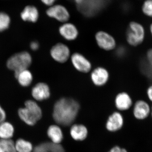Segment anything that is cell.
Segmentation results:
<instances>
[{
    "instance_id": "d6986e66",
    "label": "cell",
    "mask_w": 152,
    "mask_h": 152,
    "mask_svg": "<svg viewBox=\"0 0 152 152\" xmlns=\"http://www.w3.org/2000/svg\"><path fill=\"white\" fill-rule=\"evenodd\" d=\"M15 76L19 84L23 87L28 86L33 81L32 74L28 69L21 71Z\"/></svg>"
},
{
    "instance_id": "2e32d148",
    "label": "cell",
    "mask_w": 152,
    "mask_h": 152,
    "mask_svg": "<svg viewBox=\"0 0 152 152\" xmlns=\"http://www.w3.org/2000/svg\"><path fill=\"white\" fill-rule=\"evenodd\" d=\"M47 135L53 143L60 144L64 138L62 131L58 125L50 126L47 130Z\"/></svg>"
},
{
    "instance_id": "9a60e30c",
    "label": "cell",
    "mask_w": 152,
    "mask_h": 152,
    "mask_svg": "<svg viewBox=\"0 0 152 152\" xmlns=\"http://www.w3.org/2000/svg\"><path fill=\"white\" fill-rule=\"evenodd\" d=\"M20 17L24 21L36 23L39 18V10L35 6H27L21 12Z\"/></svg>"
},
{
    "instance_id": "484cf974",
    "label": "cell",
    "mask_w": 152,
    "mask_h": 152,
    "mask_svg": "<svg viewBox=\"0 0 152 152\" xmlns=\"http://www.w3.org/2000/svg\"><path fill=\"white\" fill-rule=\"evenodd\" d=\"M115 54L116 56L119 58L122 57L123 56H124L125 53H126V50H125L124 47L123 46H119L118 48H115Z\"/></svg>"
},
{
    "instance_id": "30bf717a",
    "label": "cell",
    "mask_w": 152,
    "mask_h": 152,
    "mask_svg": "<svg viewBox=\"0 0 152 152\" xmlns=\"http://www.w3.org/2000/svg\"><path fill=\"white\" fill-rule=\"evenodd\" d=\"M31 95L37 101L42 102L48 99L51 95L50 87L46 83H38L32 89Z\"/></svg>"
},
{
    "instance_id": "8fae6325",
    "label": "cell",
    "mask_w": 152,
    "mask_h": 152,
    "mask_svg": "<svg viewBox=\"0 0 152 152\" xmlns=\"http://www.w3.org/2000/svg\"><path fill=\"white\" fill-rule=\"evenodd\" d=\"M151 108L145 101L140 100L137 101L133 107V115L137 119H145L150 115Z\"/></svg>"
},
{
    "instance_id": "e0dca14e",
    "label": "cell",
    "mask_w": 152,
    "mask_h": 152,
    "mask_svg": "<svg viewBox=\"0 0 152 152\" xmlns=\"http://www.w3.org/2000/svg\"><path fill=\"white\" fill-rule=\"evenodd\" d=\"M88 130L84 125L75 124L71 128L70 134L72 137L77 141L84 140L88 135Z\"/></svg>"
},
{
    "instance_id": "f546056e",
    "label": "cell",
    "mask_w": 152,
    "mask_h": 152,
    "mask_svg": "<svg viewBox=\"0 0 152 152\" xmlns=\"http://www.w3.org/2000/svg\"><path fill=\"white\" fill-rule=\"evenodd\" d=\"M41 1L45 5L51 7L53 5V4L57 0H41Z\"/></svg>"
},
{
    "instance_id": "44dd1931",
    "label": "cell",
    "mask_w": 152,
    "mask_h": 152,
    "mask_svg": "<svg viewBox=\"0 0 152 152\" xmlns=\"http://www.w3.org/2000/svg\"><path fill=\"white\" fill-rule=\"evenodd\" d=\"M0 152H17L15 142L12 139H0Z\"/></svg>"
},
{
    "instance_id": "e575fe53",
    "label": "cell",
    "mask_w": 152,
    "mask_h": 152,
    "mask_svg": "<svg viewBox=\"0 0 152 152\" xmlns=\"http://www.w3.org/2000/svg\"><path fill=\"white\" fill-rule=\"evenodd\" d=\"M151 115L152 117V107L151 108Z\"/></svg>"
},
{
    "instance_id": "7402d4cb",
    "label": "cell",
    "mask_w": 152,
    "mask_h": 152,
    "mask_svg": "<svg viewBox=\"0 0 152 152\" xmlns=\"http://www.w3.org/2000/svg\"><path fill=\"white\" fill-rule=\"evenodd\" d=\"M11 24V18L8 14L4 12H0V32L9 28Z\"/></svg>"
},
{
    "instance_id": "5b68a950",
    "label": "cell",
    "mask_w": 152,
    "mask_h": 152,
    "mask_svg": "<svg viewBox=\"0 0 152 152\" xmlns=\"http://www.w3.org/2000/svg\"><path fill=\"white\" fill-rule=\"evenodd\" d=\"M95 39L98 46L104 50L110 51L117 47L116 42L114 37L104 31H99L96 33Z\"/></svg>"
},
{
    "instance_id": "4dcf8cb0",
    "label": "cell",
    "mask_w": 152,
    "mask_h": 152,
    "mask_svg": "<svg viewBox=\"0 0 152 152\" xmlns=\"http://www.w3.org/2000/svg\"><path fill=\"white\" fill-rule=\"evenodd\" d=\"M147 94L149 99L152 102V85L148 88L147 91Z\"/></svg>"
},
{
    "instance_id": "ffe728a7",
    "label": "cell",
    "mask_w": 152,
    "mask_h": 152,
    "mask_svg": "<svg viewBox=\"0 0 152 152\" xmlns=\"http://www.w3.org/2000/svg\"><path fill=\"white\" fill-rule=\"evenodd\" d=\"M15 144L17 152H32L34 150L32 143L24 139H18Z\"/></svg>"
},
{
    "instance_id": "3957f363",
    "label": "cell",
    "mask_w": 152,
    "mask_h": 152,
    "mask_svg": "<svg viewBox=\"0 0 152 152\" xmlns=\"http://www.w3.org/2000/svg\"><path fill=\"white\" fill-rule=\"evenodd\" d=\"M32 62V58L29 53L23 51L11 56L7 61V66L9 69L14 72L15 75L21 71L27 69Z\"/></svg>"
},
{
    "instance_id": "f1b7e54d",
    "label": "cell",
    "mask_w": 152,
    "mask_h": 152,
    "mask_svg": "<svg viewBox=\"0 0 152 152\" xmlns=\"http://www.w3.org/2000/svg\"><path fill=\"white\" fill-rule=\"evenodd\" d=\"M108 152H128L124 148H122L118 146L114 147Z\"/></svg>"
},
{
    "instance_id": "83f0119b",
    "label": "cell",
    "mask_w": 152,
    "mask_h": 152,
    "mask_svg": "<svg viewBox=\"0 0 152 152\" xmlns=\"http://www.w3.org/2000/svg\"><path fill=\"white\" fill-rule=\"evenodd\" d=\"M39 48V45L37 41H33L30 44V48L33 51H36Z\"/></svg>"
},
{
    "instance_id": "ac0fdd59",
    "label": "cell",
    "mask_w": 152,
    "mask_h": 152,
    "mask_svg": "<svg viewBox=\"0 0 152 152\" xmlns=\"http://www.w3.org/2000/svg\"><path fill=\"white\" fill-rule=\"evenodd\" d=\"M15 133V127L11 123L5 121L0 124V139L10 140Z\"/></svg>"
},
{
    "instance_id": "d6a6232c",
    "label": "cell",
    "mask_w": 152,
    "mask_h": 152,
    "mask_svg": "<svg viewBox=\"0 0 152 152\" xmlns=\"http://www.w3.org/2000/svg\"><path fill=\"white\" fill-rule=\"evenodd\" d=\"M84 1V0H74V1L77 4H81Z\"/></svg>"
},
{
    "instance_id": "4fadbf2b",
    "label": "cell",
    "mask_w": 152,
    "mask_h": 152,
    "mask_svg": "<svg viewBox=\"0 0 152 152\" xmlns=\"http://www.w3.org/2000/svg\"><path fill=\"white\" fill-rule=\"evenodd\" d=\"M116 107L120 111L129 110L133 105V101L131 96L126 92H121L117 94L115 99Z\"/></svg>"
},
{
    "instance_id": "7c38bea8",
    "label": "cell",
    "mask_w": 152,
    "mask_h": 152,
    "mask_svg": "<svg viewBox=\"0 0 152 152\" xmlns=\"http://www.w3.org/2000/svg\"><path fill=\"white\" fill-rule=\"evenodd\" d=\"M59 32L64 39L68 41L75 40L79 35L78 30L76 26L66 22L60 27Z\"/></svg>"
},
{
    "instance_id": "5bb4252c",
    "label": "cell",
    "mask_w": 152,
    "mask_h": 152,
    "mask_svg": "<svg viewBox=\"0 0 152 152\" xmlns=\"http://www.w3.org/2000/svg\"><path fill=\"white\" fill-rule=\"evenodd\" d=\"M124 122L122 115L119 112H114L109 116L106 123V128L110 132H116L122 127Z\"/></svg>"
},
{
    "instance_id": "cb8c5ba5",
    "label": "cell",
    "mask_w": 152,
    "mask_h": 152,
    "mask_svg": "<svg viewBox=\"0 0 152 152\" xmlns=\"http://www.w3.org/2000/svg\"><path fill=\"white\" fill-rule=\"evenodd\" d=\"M32 152H50L49 142H44L34 147Z\"/></svg>"
},
{
    "instance_id": "8992f818",
    "label": "cell",
    "mask_w": 152,
    "mask_h": 152,
    "mask_svg": "<svg viewBox=\"0 0 152 152\" xmlns=\"http://www.w3.org/2000/svg\"><path fill=\"white\" fill-rule=\"evenodd\" d=\"M50 54L53 59L60 64L66 62L71 56L69 48L63 43H58L52 47Z\"/></svg>"
},
{
    "instance_id": "603a6c76",
    "label": "cell",
    "mask_w": 152,
    "mask_h": 152,
    "mask_svg": "<svg viewBox=\"0 0 152 152\" xmlns=\"http://www.w3.org/2000/svg\"><path fill=\"white\" fill-rule=\"evenodd\" d=\"M143 13L147 16L152 18V0H145L142 6Z\"/></svg>"
},
{
    "instance_id": "836d02e7",
    "label": "cell",
    "mask_w": 152,
    "mask_h": 152,
    "mask_svg": "<svg viewBox=\"0 0 152 152\" xmlns=\"http://www.w3.org/2000/svg\"><path fill=\"white\" fill-rule=\"evenodd\" d=\"M150 31H151V34L152 36V23L150 26Z\"/></svg>"
},
{
    "instance_id": "277c9868",
    "label": "cell",
    "mask_w": 152,
    "mask_h": 152,
    "mask_svg": "<svg viewBox=\"0 0 152 152\" xmlns=\"http://www.w3.org/2000/svg\"><path fill=\"white\" fill-rule=\"evenodd\" d=\"M145 34V29L141 24L131 22L126 33L127 42L131 46H138L143 42Z\"/></svg>"
},
{
    "instance_id": "9c48e42d",
    "label": "cell",
    "mask_w": 152,
    "mask_h": 152,
    "mask_svg": "<svg viewBox=\"0 0 152 152\" xmlns=\"http://www.w3.org/2000/svg\"><path fill=\"white\" fill-rule=\"evenodd\" d=\"M48 16L63 23L67 22L70 18L69 11L65 7L61 5H55L50 7L46 11Z\"/></svg>"
},
{
    "instance_id": "7a4b0ae2",
    "label": "cell",
    "mask_w": 152,
    "mask_h": 152,
    "mask_svg": "<svg viewBox=\"0 0 152 152\" xmlns=\"http://www.w3.org/2000/svg\"><path fill=\"white\" fill-rule=\"evenodd\" d=\"M18 115L26 125L33 126L41 119L42 111L37 102L32 100L26 101L24 107L18 109Z\"/></svg>"
},
{
    "instance_id": "d4e9b609",
    "label": "cell",
    "mask_w": 152,
    "mask_h": 152,
    "mask_svg": "<svg viewBox=\"0 0 152 152\" xmlns=\"http://www.w3.org/2000/svg\"><path fill=\"white\" fill-rule=\"evenodd\" d=\"M49 148L50 152H65L64 149L60 144L53 143L49 142Z\"/></svg>"
},
{
    "instance_id": "ba28073f",
    "label": "cell",
    "mask_w": 152,
    "mask_h": 152,
    "mask_svg": "<svg viewBox=\"0 0 152 152\" xmlns=\"http://www.w3.org/2000/svg\"><path fill=\"white\" fill-rule=\"evenodd\" d=\"M91 79L96 86H104L107 83L110 79L109 71L102 66L97 67L91 72Z\"/></svg>"
},
{
    "instance_id": "52a82bcc",
    "label": "cell",
    "mask_w": 152,
    "mask_h": 152,
    "mask_svg": "<svg viewBox=\"0 0 152 152\" xmlns=\"http://www.w3.org/2000/svg\"><path fill=\"white\" fill-rule=\"evenodd\" d=\"M71 63L76 70L82 73H88L91 70V63L83 55L75 52L71 55Z\"/></svg>"
},
{
    "instance_id": "1f68e13d",
    "label": "cell",
    "mask_w": 152,
    "mask_h": 152,
    "mask_svg": "<svg viewBox=\"0 0 152 152\" xmlns=\"http://www.w3.org/2000/svg\"><path fill=\"white\" fill-rule=\"evenodd\" d=\"M147 58L150 64L152 66V49L148 50L147 53Z\"/></svg>"
},
{
    "instance_id": "4316f807",
    "label": "cell",
    "mask_w": 152,
    "mask_h": 152,
    "mask_svg": "<svg viewBox=\"0 0 152 152\" xmlns=\"http://www.w3.org/2000/svg\"><path fill=\"white\" fill-rule=\"evenodd\" d=\"M7 114L6 111L0 104V124L6 121Z\"/></svg>"
},
{
    "instance_id": "6da1fadb",
    "label": "cell",
    "mask_w": 152,
    "mask_h": 152,
    "mask_svg": "<svg viewBox=\"0 0 152 152\" xmlns=\"http://www.w3.org/2000/svg\"><path fill=\"white\" fill-rule=\"evenodd\" d=\"M80 109V104L74 99L66 97L60 98L54 105L53 118L58 124L69 126L76 119Z\"/></svg>"
}]
</instances>
